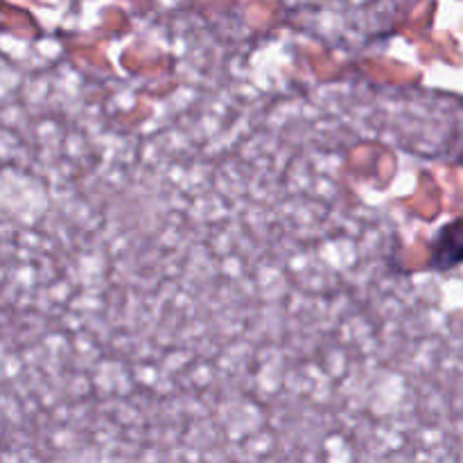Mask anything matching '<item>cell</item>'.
<instances>
[{
    "label": "cell",
    "instance_id": "cell-1",
    "mask_svg": "<svg viewBox=\"0 0 463 463\" xmlns=\"http://www.w3.org/2000/svg\"><path fill=\"white\" fill-rule=\"evenodd\" d=\"M463 258V231L461 217H455L446 226L437 231L430 244V267L434 271L455 269Z\"/></svg>",
    "mask_w": 463,
    "mask_h": 463
}]
</instances>
